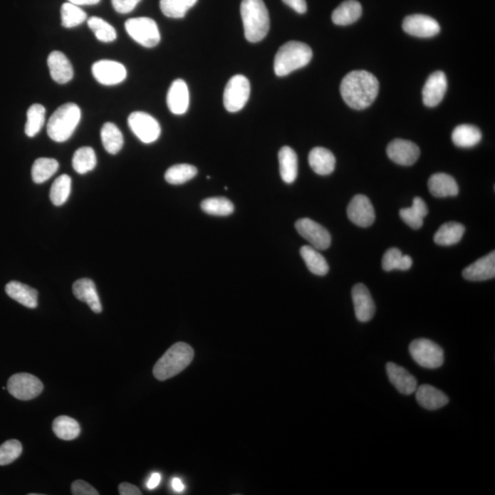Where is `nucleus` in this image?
<instances>
[{
  "mask_svg": "<svg viewBox=\"0 0 495 495\" xmlns=\"http://www.w3.org/2000/svg\"><path fill=\"white\" fill-rule=\"evenodd\" d=\"M379 81L372 73L356 70L349 73L340 85V94L348 106L362 110L375 102L379 93Z\"/></svg>",
  "mask_w": 495,
  "mask_h": 495,
  "instance_id": "f257e3e1",
  "label": "nucleus"
},
{
  "mask_svg": "<svg viewBox=\"0 0 495 495\" xmlns=\"http://www.w3.org/2000/svg\"><path fill=\"white\" fill-rule=\"evenodd\" d=\"M241 14L246 39L251 43L263 41L270 28L269 12L263 0H242Z\"/></svg>",
  "mask_w": 495,
  "mask_h": 495,
  "instance_id": "f03ea898",
  "label": "nucleus"
},
{
  "mask_svg": "<svg viewBox=\"0 0 495 495\" xmlns=\"http://www.w3.org/2000/svg\"><path fill=\"white\" fill-rule=\"evenodd\" d=\"M193 348L184 343H178L160 358L153 368V375L159 381H165L179 375L194 359Z\"/></svg>",
  "mask_w": 495,
  "mask_h": 495,
  "instance_id": "7ed1b4c3",
  "label": "nucleus"
},
{
  "mask_svg": "<svg viewBox=\"0 0 495 495\" xmlns=\"http://www.w3.org/2000/svg\"><path fill=\"white\" fill-rule=\"evenodd\" d=\"M313 56L311 48L300 41H288L278 51L274 58V72L278 76H286L308 66Z\"/></svg>",
  "mask_w": 495,
  "mask_h": 495,
  "instance_id": "20e7f679",
  "label": "nucleus"
},
{
  "mask_svg": "<svg viewBox=\"0 0 495 495\" xmlns=\"http://www.w3.org/2000/svg\"><path fill=\"white\" fill-rule=\"evenodd\" d=\"M81 120V110L76 104L67 103L57 108L48 121L47 133L56 142L71 138Z\"/></svg>",
  "mask_w": 495,
  "mask_h": 495,
  "instance_id": "39448f33",
  "label": "nucleus"
},
{
  "mask_svg": "<svg viewBox=\"0 0 495 495\" xmlns=\"http://www.w3.org/2000/svg\"><path fill=\"white\" fill-rule=\"evenodd\" d=\"M410 353L418 365L427 369H437L444 363L442 348L432 340L418 338L410 344Z\"/></svg>",
  "mask_w": 495,
  "mask_h": 495,
  "instance_id": "423d86ee",
  "label": "nucleus"
},
{
  "mask_svg": "<svg viewBox=\"0 0 495 495\" xmlns=\"http://www.w3.org/2000/svg\"><path fill=\"white\" fill-rule=\"evenodd\" d=\"M125 28L127 34L142 46L155 47L161 41L157 24L152 19L146 17L130 19L126 21Z\"/></svg>",
  "mask_w": 495,
  "mask_h": 495,
  "instance_id": "0eeeda50",
  "label": "nucleus"
},
{
  "mask_svg": "<svg viewBox=\"0 0 495 495\" xmlns=\"http://www.w3.org/2000/svg\"><path fill=\"white\" fill-rule=\"evenodd\" d=\"M251 85L247 78L244 75H237L233 76L224 91V106L229 113H234L241 110L250 98Z\"/></svg>",
  "mask_w": 495,
  "mask_h": 495,
  "instance_id": "6e6552de",
  "label": "nucleus"
},
{
  "mask_svg": "<svg viewBox=\"0 0 495 495\" xmlns=\"http://www.w3.org/2000/svg\"><path fill=\"white\" fill-rule=\"evenodd\" d=\"M43 390V382L31 373H16L9 379L8 391L19 400L28 401L36 398Z\"/></svg>",
  "mask_w": 495,
  "mask_h": 495,
  "instance_id": "1a4fd4ad",
  "label": "nucleus"
},
{
  "mask_svg": "<svg viewBox=\"0 0 495 495\" xmlns=\"http://www.w3.org/2000/svg\"><path fill=\"white\" fill-rule=\"evenodd\" d=\"M127 123L137 138L146 145L156 142L161 135V126L150 114L136 111L130 115Z\"/></svg>",
  "mask_w": 495,
  "mask_h": 495,
  "instance_id": "9d476101",
  "label": "nucleus"
},
{
  "mask_svg": "<svg viewBox=\"0 0 495 495\" xmlns=\"http://www.w3.org/2000/svg\"><path fill=\"white\" fill-rule=\"evenodd\" d=\"M296 229L299 235L312 245L317 250L324 251L330 248L331 245L330 233L311 219L305 218L297 220Z\"/></svg>",
  "mask_w": 495,
  "mask_h": 495,
  "instance_id": "9b49d317",
  "label": "nucleus"
},
{
  "mask_svg": "<svg viewBox=\"0 0 495 495\" xmlns=\"http://www.w3.org/2000/svg\"><path fill=\"white\" fill-rule=\"evenodd\" d=\"M92 73L98 83L105 85H114L123 82L127 78L125 66L116 61L101 60L92 66Z\"/></svg>",
  "mask_w": 495,
  "mask_h": 495,
  "instance_id": "f8f14e48",
  "label": "nucleus"
},
{
  "mask_svg": "<svg viewBox=\"0 0 495 495\" xmlns=\"http://www.w3.org/2000/svg\"><path fill=\"white\" fill-rule=\"evenodd\" d=\"M348 218L354 224L367 228L375 220V209L368 197L357 194L351 199L347 209Z\"/></svg>",
  "mask_w": 495,
  "mask_h": 495,
  "instance_id": "ddd939ff",
  "label": "nucleus"
},
{
  "mask_svg": "<svg viewBox=\"0 0 495 495\" xmlns=\"http://www.w3.org/2000/svg\"><path fill=\"white\" fill-rule=\"evenodd\" d=\"M386 152L392 162L404 166L413 165L420 156V149L416 143L402 139L390 142Z\"/></svg>",
  "mask_w": 495,
  "mask_h": 495,
  "instance_id": "4468645a",
  "label": "nucleus"
},
{
  "mask_svg": "<svg viewBox=\"0 0 495 495\" xmlns=\"http://www.w3.org/2000/svg\"><path fill=\"white\" fill-rule=\"evenodd\" d=\"M403 30L412 36L430 38L439 33L440 26L435 19L427 15L407 16L403 21Z\"/></svg>",
  "mask_w": 495,
  "mask_h": 495,
  "instance_id": "2eb2a0df",
  "label": "nucleus"
},
{
  "mask_svg": "<svg viewBox=\"0 0 495 495\" xmlns=\"http://www.w3.org/2000/svg\"><path fill=\"white\" fill-rule=\"evenodd\" d=\"M351 296L358 321H372L375 314V305L369 289L363 283H357L351 290Z\"/></svg>",
  "mask_w": 495,
  "mask_h": 495,
  "instance_id": "dca6fc26",
  "label": "nucleus"
},
{
  "mask_svg": "<svg viewBox=\"0 0 495 495\" xmlns=\"http://www.w3.org/2000/svg\"><path fill=\"white\" fill-rule=\"evenodd\" d=\"M448 89L447 76L442 71H437L430 75L424 84L422 91L423 102L427 107L434 108L443 100Z\"/></svg>",
  "mask_w": 495,
  "mask_h": 495,
  "instance_id": "f3484780",
  "label": "nucleus"
},
{
  "mask_svg": "<svg viewBox=\"0 0 495 495\" xmlns=\"http://www.w3.org/2000/svg\"><path fill=\"white\" fill-rule=\"evenodd\" d=\"M386 372L389 381L400 394L410 395L416 392L417 381L416 377L411 375L404 367L394 363L386 364Z\"/></svg>",
  "mask_w": 495,
  "mask_h": 495,
  "instance_id": "a211bd4d",
  "label": "nucleus"
},
{
  "mask_svg": "<svg viewBox=\"0 0 495 495\" xmlns=\"http://www.w3.org/2000/svg\"><path fill=\"white\" fill-rule=\"evenodd\" d=\"M466 280L471 282H481L494 279L495 276V252L491 251L486 256L479 259L475 263L466 267L462 271Z\"/></svg>",
  "mask_w": 495,
  "mask_h": 495,
  "instance_id": "6ab92c4d",
  "label": "nucleus"
},
{
  "mask_svg": "<svg viewBox=\"0 0 495 495\" xmlns=\"http://www.w3.org/2000/svg\"><path fill=\"white\" fill-rule=\"evenodd\" d=\"M167 106L172 114L187 113L189 107V90L184 80L177 79L172 83L167 94Z\"/></svg>",
  "mask_w": 495,
  "mask_h": 495,
  "instance_id": "aec40b11",
  "label": "nucleus"
},
{
  "mask_svg": "<svg viewBox=\"0 0 495 495\" xmlns=\"http://www.w3.org/2000/svg\"><path fill=\"white\" fill-rule=\"evenodd\" d=\"M47 63L51 76L54 81L61 85L71 81L73 78V69L65 54L58 51H54L48 57Z\"/></svg>",
  "mask_w": 495,
  "mask_h": 495,
  "instance_id": "412c9836",
  "label": "nucleus"
},
{
  "mask_svg": "<svg viewBox=\"0 0 495 495\" xmlns=\"http://www.w3.org/2000/svg\"><path fill=\"white\" fill-rule=\"evenodd\" d=\"M73 293L80 301L86 303L93 312L97 314L102 312L97 287L92 280L83 278L76 281L73 286Z\"/></svg>",
  "mask_w": 495,
  "mask_h": 495,
  "instance_id": "4be33fe9",
  "label": "nucleus"
},
{
  "mask_svg": "<svg viewBox=\"0 0 495 495\" xmlns=\"http://www.w3.org/2000/svg\"><path fill=\"white\" fill-rule=\"evenodd\" d=\"M416 398L420 407L427 410H437L449 404L448 395L432 385H423L416 390Z\"/></svg>",
  "mask_w": 495,
  "mask_h": 495,
  "instance_id": "5701e85b",
  "label": "nucleus"
},
{
  "mask_svg": "<svg viewBox=\"0 0 495 495\" xmlns=\"http://www.w3.org/2000/svg\"><path fill=\"white\" fill-rule=\"evenodd\" d=\"M5 290L11 298L20 303L22 306H26L28 308H37L39 293L33 287L17 282V281H11L6 286Z\"/></svg>",
  "mask_w": 495,
  "mask_h": 495,
  "instance_id": "b1692460",
  "label": "nucleus"
},
{
  "mask_svg": "<svg viewBox=\"0 0 495 495\" xmlns=\"http://www.w3.org/2000/svg\"><path fill=\"white\" fill-rule=\"evenodd\" d=\"M309 165L319 175L332 174L336 166V158L333 153L322 147H316L308 155Z\"/></svg>",
  "mask_w": 495,
  "mask_h": 495,
  "instance_id": "393cba45",
  "label": "nucleus"
},
{
  "mask_svg": "<svg viewBox=\"0 0 495 495\" xmlns=\"http://www.w3.org/2000/svg\"><path fill=\"white\" fill-rule=\"evenodd\" d=\"M431 194L436 197H456L459 194L458 184L449 174L437 172L429 180Z\"/></svg>",
  "mask_w": 495,
  "mask_h": 495,
  "instance_id": "a878e982",
  "label": "nucleus"
},
{
  "mask_svg": "<svg viewBox=\"0 0 495 495\" xmlns=\"http://www.w3.org/2000/svg\"><path fill=\"white\" fill-rule=\"evenodd\" d=\"M363 14L362 5L356 0L341 3L332 14V21L340 26H347L356 22Z\"/></svg>",
  "mask_w": 495,
  "mask_h": 495,
  "instance_id": "bb28decb",
  "label": "nucleus"
},
{
  "mask_svg": "<svg viewBox=\"0 0 495 495\" xmlns=\"http://www.w3.org/2000/svg\"><path fill=\"white\" fill-rule=\"evenodd\" d=\"M280 174L283 181L286 184H292L296 181L298 174V159L295 151L288 146H284L280 150L279 155Z\"/></svg>",
  "mask_w": 495,
  "mask_h": 495,
  "instance_id": "cd10ccee",
  "label": "nucleus"
},
{
  "mask_svg": "<svg viewBox=\"0 0 495 495\" xmlns=\"http://www.w3.org/2000/svg\"><path fill=\"white\" fill-rule=\"evenodd\" d=\"M429 209L427 204L420 197L414 198L413 205L407 209L400 210L402 220L414 229H420L423 226L424 219L426 218Z\"/></svg>",
  "mask_w": 495,
  "mask_h": 495,
  "instance_id": "c85d7f7f",
  "label": "nucleus"
},
{
  "mask_svg": "<svg viewBox=\"0 0 495 495\" xmlns=\"http://www.w3.org/2000/svg\"><path fill=\"white\" fill-rule=\"evenodd\" d=\"M464 226L458 222H448L440 226L434 236V241L440 246H452L458 244L464 235Z\"/></svg>",
  "mask_w": 495,
  "mask_h": 495,
  "instance_id": "c756f323",
  "label": "nucleus"
},
{
  "mask_svg": "<svg viewBox=\"0 0 495 495\" xmlns=\"http://www.w3.org/2000/svg\"><path fill=\"white\" fill-rule=\"evenodd\" d=\"M482 134L477 127L463 124L456 127L452 132V142L462 148H471L481 142Z\"/></svg>",
  "mask_w": 495,
  "mask_h": 495,
  "instance_id": "7c9ffc66",
  "label": "nucleus"
},
{
  "mask_svg": "<svg viewBox=\"0 0 495 495\" xmlns=\"http://www.w3.org/2000/svg\"><path fill=\"white\" fill-rule=\"evenodd\" d=\"M300 254L305 261L306 266L316 276H324L330 271L325 259L312 246H303Z\"/></svg>",
  "mask_w": 495,
  "mask_h": 495,
  "instance_id": "2f4dec72",
  "label": "nucleus"
},
{
  "mask_svg": "<svg viewBox=\"0 0 495 495\" xmlns=\"http://www.w3.org/2000/svg\"><path fill=\"white\" fill-rule=\"evenodd\" d=\"M101 140L105 150L110 155H117L123 149V133L114 123H105L101 129Z\"/></svg>",
  "mask_w": 495,
  "mask_h": 495,
  "instance_id": "473e14b6",
  "label": "nucleus"
},
{
  "mask_svg": "<svg viewBox=\"0 0 495 495\" xmlns=\"http://www.w3.org/2000/svg\"><path fill=\"white\" fill-rule=\"evenodd\" d=\"M53 430L57 437L63 440H73L81 432L78 421L67 416L56 417L53 422Z\"/></svg>",
  "mask_w": 495,
  "mask_h": 495,
  "instance_id": "72a5a7b5",
  "label": "nucleus"
},
{
  "mask_svg": "<svg viewBox=\"0 0 495 495\" xmlns=\"http://www.w3.org/2000/svg\"><path fill=\"white\" fill-rule=\"evenodd\" d=\"M59 164L56 159L39 158L34 162L31 168V177L34 183L43 184L49 180L58 170Z\"/></svg>",
  "mask_w": 495,
  "mask_h": 495,
  "instance_id": "f704fd0d",
  "label": "nucleus"
},
{
  "mask_svg": "<svg viewBox=\"0 0 495 495\" xmlns=\"http://www.w3.org/2000/svg\"><path fill=\"white\" fill-rule=\"evenodd\" d=\"M97 165V155L91 147H82L75 152L73 167L80 174L94 170Z\"/></svg>",
  "mask_w": 495,
  "mask_h": 495,
  "instance_id": "c9c22d12",
  "label": "nucleus"
},
{
  "mask_svg": "<svg viewBox=\"0 0 495 495\" xmlns=\"http://www.w3.org/2000/svg\"><path fill=\"white\" fill-rule=\"evenodd\" d=\"M201 209L209 215L217 217H226L234 212V206L226 197L207 198L201 203Z\"/></svg>",
  "mask_w": 495,
  "mask_h": 495,
  "instance_id": "e433bc0d",
  "label": "nucleus"
},
{
  "mask_svg": "<svg viewBox=\"0 0 495 495\" xmlns=\"http://www.w3.org/2000/svg\"><path fill=\"white\" fill-rule=\"evenodd\" d=\"M46 108L43 105L34 104L28 108L27 123L25 125V133L28 137L33 138L41 132L46 121Z\"/></svg>",
  "mask_w": 495,
  "mask_h": 495,
  "instance_id": "4c0bfd02",
  "label": "nucleus"
},
{
  "mask_svg": "<svg viewBox=\"0 0 495 495\" xmlns=\"http://www.w3.org/2000/svg\"><path fill=\"white\" fill-rule=\"evenodd\" d=\"M71 177L67 174L61 175L53 182L50 191V199L54 206L60 207L68 200L71 194Z\"/></svg>",
  "mask_w": 495,
  "mask_h": 495,
  "instance_id": "58836bf2",
  "label": "nucleus"
},
{
  "mask_svg": "<svg viewBox=\"0 0 495 495\" xmlns=\"http://www.w3.org/2000/svg\"><path fill=\"white\" fill-rule=\"evenodd\" d=\"M197 2V0H160V8L166 17L181 19Z\"/></svg>",
  "mask_w": 495,
  "mask_h": 495,
  "instance_id": "ea45409f",
  "label": "nucleus"
},
{
  "mask_svg": "<svg viewBox=\"0 0 495 495\" xmlns=\"http://www.w3.org/2000/svg\"><path fill=\"white\" fill-rule=\"evenodd\" d=\"M197 174V169L191 165H172L165 172V180L171 184H182L190 181Z\"/></svg>",
  "mask_w": 495,
  "mask_h": 495,
  "instance_id": "a19ab883",
  "label": "nucleus"
},
{
  "mask_svg": "<svg viewBox=\"0 0 495 495\" xmlns=\"http://www.w3.org/2000/svg\"><path fill=\"white\" fill-rule=\"evenodd\" d=\"M61 17L63 26L70 28L79 26L86 20L88 16L79 6L67 2L63 4L61 9Z\"/></svg>",
  "mask_w": 495,
  "mask_h": 495,
  "instance_id": "79ce46f5",
  "label": "nucleus"
},
{
  "mask_svg": "<svg viewBox=\"0 0 495 495\" xmlns=\"http://www.w3.org/2000/svg\"><path fill=\"white\" fill-rule=\"evenodd\" d=\"M88 25L98 41H103V43H111L117 39L116 30L103 19L92 17L89 19Z\"/></svg>",
  "mask_w": 495,
  "mask_h": 495,
  "instance_id": "37998d69",
  "label": "nucleus"
},
{
  "mask_svg": "<svg viewBox=\"0 0 495 495\" xmlns=\"http://www.w3.org/2000/svg\"><path fill=\"white\" fill-rule=\"evenodd\" d=\"M21 443L17 439H9L0 446V466L11 464L21 455Z\"/></svg>",
  "mask_w": 495,
  "mask_h": 495,
  "instance_id": "c03bdc74",
  "label": "nucleus"
},
{
  "mask_svg": "<svg viewBox=\"0 0 495 495\" xmlns=\"http://www.w3.org/2000/svg\"><path fill=\"white\" fill-rule=\"evenodd\" d=\"M403 254L397 248L389 249L383 255L382 265L383 270L390 271L392 270H401Z\"/></svg>",
  "mask_w": 495,
  "mask_h": 495,
  "instance_id": "a18cd8bd",
  "label": "nucleus"
},
{
  "mask_svg": "<svg viewBox=\"0 0 495 495\" xmlns=\"http://www.w3.org/2000/svg\"><path fill=\"white\" fill-rule=\"evenodd\" d=\"M72 494L73 495H98L99 493L91 484L85 481L78 480L72 484Z\"/></svg>",
  "mask_w": 495,
  "mask_h": 495,
  "instance_id": "49530a36",
  "label": "nucleus"
},
{
  "mask_svg": "<svg viewBox=\"0 0 495 495\" xmlns=\"http://www.w3.org/2000/svg\"><path fill=\"white\" fill-rule=\"evenodd\" d=\"M115 11L121 14L132 12L139 4L140 0H111Z\"/></svg>",
  "mask_w": 495,
  "mask_h": 495,
  "instance_id": "de8ad7c7",
  "label": "nucleus"
},
{
  "mask_svg": "<svg viewBox=\"0 0 495 495\" xmlns=\"http://www.w3.org/2000/svg\"><path fill=\"white\" fill-rule=\"evenodd\" d=\"M283 1L299 14H304L308 9L306 0H283Z\"/></svg>",
  "mask_w": 495,
  "mask_h": 495,
  "instance_id": "09e8293b",
  "label": "nucleus"
},
{
  "mask_svg": "<svg viewBox=\"0 0 495 495\" xmlns=\"http://www.w3.org/2000/svg\"><path fill=\"white\" fill-rule=\"evenodd\" d=\"M119 491L120 495H142V491L135 485L129 482H123L120 484Z\"/></svg>",
  "mask_w": 495,
  "mask_h": 495,
  "instance_id": "8fccbe9b",
  "label": "nucleus"
},
{
  "mask_svg": "<svg viewBox=\"0 0 495 495\" xmlns=\"http://www.w3.org/2000/svg\"><path fill=\"white\" fill-rule=\"evenodd\" d=\"M161 474H158V472H155V474L151 475V477H150L148 481H147V488H148L149 490H153V489L158 486L160 482H161Z\"/></svg>",
  "mask_w": 495,
  "mask_h": 495,
  "instance_id": "3c124183",
  "label": "nucleus"
},
{
  "mask_svg": "<svg viewBox=\"0 0 495 495\" xmlns=\"http://www.w3.org/2000/svg\"><path fill=\"white\" fill-rule=\"evenodd\" d=\"M172 487L174 489V491H177V493H183L184 491V484L180 478L172 479Z\"/></svg>",
  "mask_w": 495,
  "mask_h": 495,
  "instance_id": "603ef678",
  "label": "nucleus"
},
{
  "mask_svg": "<svg viewBox=\"0 0 495 495\" xmlns=\"http://www.w3.org/2000/svg\"><path fill=\"white\" fill-rule=\"evenodd\" d=\"M99 1H100V0H68V2L78 6L95 5L98 4Z\"/></svg>",
  "mask_w": 495,
  "mask_h": 495,
  "instance_id": "864d4df0",
  "label": "nucleus"
}]
</instances>
